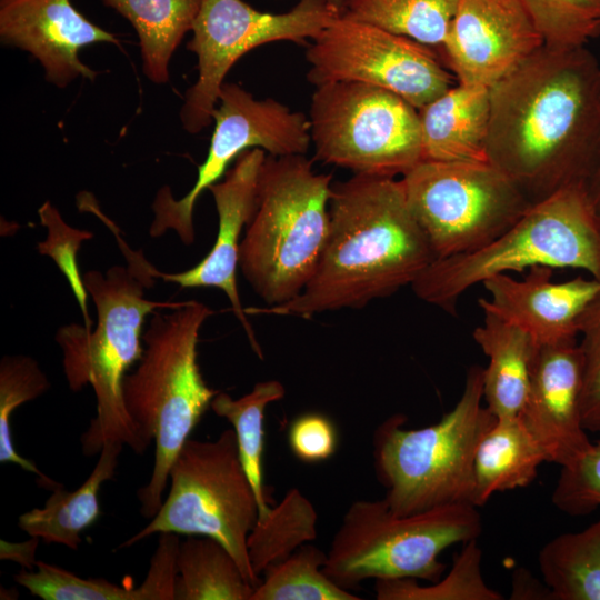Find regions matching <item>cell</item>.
<instances>
[{"instance_id":"cell-5","label":"cell","mask_w":600,"mask_h":600,"mask_svg":"<svg viewBox=\"0 0 600 600\" xmlns=\"http://www.w3.org/2000/svg\"><path fill=\"white\" fill-rule=\"evenodd\" d=\"M331 186L304 154L266 157L239 267L268 306L291 301L310 281L329 234Z\"/></svg>"},{"instance_id":"cell-24","label":"cell","mask_w":600,"mask_h":600,"mask_svg":"<svg viewBox=\"0 0 600 600\" xmlns=\"http://www.w3.org/2000/svg\"><path fill=\"white\" fill-rule=\"evenodd\" d=\"M130 21L140 43L148 79L169 80V62L182 38L192 29L201 0H102Z\"/></svg>"},{"instance_id":"cell-10","label":"cell","mask_w":600,"mask_h":600,"mask_svg":"<svg viewBox=\"0 0 600 600\" xmlns=\"http://www.w3.org/2000/svg\"><path fill=\"white\" fill-rule=\"evenodd\" d=\"M400 181L436 260L487 246L532 206L489 161L421 160Z\"/></svg>"},{"instance_id":"cell-32","label":"cell","mask_w":600,"mask_h":600,"mask_svg":"<svg viewBox=\"0 0 600 600\" xmlns=\"http://www.w3.org/2000/svg\"><path fill=\"white\" fill-rule=\"evenodd\" d=\"M50 382L39 363L28 356H6L0 362V462L13 463L37 474L40 486L52 490L58 482L42 473L29 459L18 453L12 440L10 419L18 407L48 391Z\"/></svg>"},{"instance_id":"cell-3","label":"cell","mask_w":600,"mask_h":600,"mask_svg":"<svg viewBox=\"0 0 600 600\" xmlns=\"http://www.w3.org/2000/svg\"><path fill=\"white\" fill-rule=\"evenodd\" d=\"M116 229L112 231L128 266H113L104 274L96 270L83 274L97 308L96 324L90 330L74 323L63 326L56 336L70 390L78 392L90 384L97 399V414L81 436L87 457L100 453L107 442L129 446L137 454L148 449L126 409L122 383L129 368L142 357L146 317L157 309H176L183 302L151 301L144 297V289L156 282L154 267L141 251L131 250Z\"/></svg>"},{"instance_id":"cell-8","label":"cell","mask_w":600,"mask_h":600,"mask_svg":"<svg viewBox=\"0 0 600 600\" xmlns=\"http://www.w3.org/2000/svg\"><path fill=\"white\" fill-rule=\"evenodd\" d=\"M481 530V516L470 503L399 516L384 499L358 500L343 514L322 570L348 590L367 579L436 582L446 569L440 553L477 539Z\"/></svg>"},{"instance_id":"cell-15","label":"cell","mask_w":600,"mask_h":600,"mask_svg":"<svg viewBox=\"0 0 600 600\" xmlns=\"http://www.w3.org/2000/svg\"><path fill=\"white\" fill-rule=\"evenodd\" d=\"M542 46L521 0H459L440 50L458 83L491 88Z\"/></svg>"},{"instance_id":"cell-4","label":"cell","mask_w":600,"mask_h":600,"mask_svg":"<svg viewBox=\"0 0 600 600\" xmlns=\"http://www.w3.org/2000/svg\"><path fill=\"white\" fill-rule=\"evenodd\" d=\"M212 313L196 300L170 313L156 311L138 367L123 379L126 409L142 439L156 443L151 477L137 491L146 518L161 508L171 466L219 392L206 383L197 359L199 331Z\"/></svg>"},{"instance_id":"cell-1","label":"cell","mask_w":600,"mask_h":600,"mask_svg":"<svg viewBox=\"0 0 600 600\" xmlns=\"http://www.w3.org/2000/svg\"><path fill=\"white\" fill-rule=\"evenodd\" d=\"M489 162L530 202L588 183L600 163V64L586 48H539L490 88Z\"/></svg>"},{"instance_id":"cell-13","label":"cell","mask_w":600,"mask_h":600,"mask_svg":"<svg viewBox=\"0 0 600 600\" xmlns=\"http://www.w3.org/2000/svg\"><path fill=\"white\" fill-rule=\"evenodd\" d=\"M212 120L209 151L191 190L181 199L173 198L169 187L157 192L149 229L152 238L173 230L183 243L191 244L198 198L218 182L230 162L243 151L259 148L276 157L306 154L311 144L310 123L304 113L292 111L272 98L257 99L234 83L222 86Z\"/></svg>"},{"instance_id":"cell-11","label":"cell","mask_w":600,"mask_h":600,"mask_svg":"<svg viewBox=\"0 0 600 600\" xmlns=\"http://www.w3.org/2000/svg\"><path fill=\"white\" fill-rule=\"evenodd\" d=\"M308 119L313 158L323 163L396 178L422 160L418 109L386 89L347 81L319 86Z\"/></svg>"},{"instance_id":"cell-29","label":"cell","mask_w":600,"mask_h":600,"mask_svg":"<svg viewBox=\"0 0 600 600\" xmlns=\"http://www.w3.org/2000/svg\"><path fill=\"white\" fill-rule=\"evenodd\" d=\"M318 514L311 501L299 490L290 489L281 502L258 519L248 537L251 567L259 578L301 546L317 538Z\"/></svg>"},{"instance_id":"cell-27","label":"cell","mask_w":600,"mask_h":600,"mask_svg":"<svg viewBox=\"0 0 600 600\" xmlns=\"http://www.w3.org/2000/svg\"><path fill=\"white\" fill-rule=\"evenodd\" d=\"M286 389L278 380L260 381L252 390L239 399L226 392H218L210 408L233 427L243 468L252 484L258 506L259 519L269 511V490L263 482L262 458L264 450V412L268 404L281 400Z\"/></svg>"},{"instance_id":"cell-35","label":"cell","mask_w":600,"mask_h":600,"mask_svg":"<svg viewBox=\"0 0 600 600\" xmlns=\"http://www.w3.org/2000/svg\"><path fill=\"white\" fill-rule=\"evenodd\" d=\"M42 226L47 228V239L38 243V251L50 257L64 274L84 317V327L90 330L93 321L88 312V290L77 261V253L83 241L93 238L92 232L73 228L66 223L60 212L46 201L38 210Z\"/></svg>"},{"instance_id":"cell-6","label":"cell","mask_w":600,"mask_h":600,"mask_svg":"<svg viewBox=\"0 0 600 600\" xmlns=\"http://www.w3.org/2000/svg\"><path fill=\"white\" fill-rule=\"evenodd\" d=\"M483 371L479 366L468 370L460 399L439 422L407 429V418L394 414L376 429L374 470L386 489L383 499L396 514L454 503L473 506L476 451L497 419L482 404Z\"/></svg>"},{"instance_id":"cell-2","label":"cell","mask_w":600,"mask_h":600,"mask_svg":"<svg viewBox=\"0 0 600 600\" xmlns=\"http://www.w3.org/2000/svg\"><path fill=\"white\" fill-rule=\"evenodd\" d=\"M329 234L317 268L291 301L246 313L310 318L360 309L412 284L436 256L400 179L354 173L331 186Z\"/></svg>"},{"instance_id":"cell-41","label":"cell","mask_w":600,"mask_h":600,"mask_svg":"<svg viewBox=\"0 0 600 600\" xmlns=\"http://www.w3.org/2000/svg\"><path fill=\"white\" fill-rule=\"evenodd\" d=\"M327 1H329L330 3L334 4L336 7H338V8L341 10V12H342L343 7H344V3H346L347 0H327Z\"/></svg>"},{"instance_id":"cell-25","label":"cell","mask_w":600,"mask_h":600,"mask_svg":"<svg viewBox=\"0 0 600 600\" xmlns=\"http://www.w3.org/2000/svg\"><path fill=\"white\" fill-rule=\"evenodd\" d=\"M174 600H251L254 587L227 548L213 538L180 541Z\"/></svg>"},{"instance_id":"cell-18","label":"cell","mask_w":600,"mask_h":600,"mask_svg":"<svg viewBox=\"0 0 600 600\" xmlns=\"http://www.w3.org/2000/svg\"><path fill=\"white\" fill-rule=\"evenodd\" d=\"M266 157L264 150L259 148L243 151L224 179L209 187L219 219L217 238L209 253L193 268L182 272L164 273L153 269L156 278L177 283L181 288L213 287L222 290L260 359L263 358L261 348L240 301L237 267L240 236L256 211L259 174Z\"/></svg>"},{"instance_id":"cell-31","label":"cell","mask_w":600,"mask_h":600,"mask_svg":"<svg viewBox=\"0 0 600 600\" xmlns=\"http://www.w3.org/2000/svg\"><path fill=\"white\" fill-rule=\"evenodd\" d=\"M482 551L477 539L463 543L454 556L452 568L432 586H420L417 579H378V600H501L502 594L490 588L482 576Z\"/></svg>"},{"instance_id":"cell-20","label":"cell","mask_w":600,"mask_h":600,"mask_svg":"<svg viewBox=\"0 0 600 600\" xmlns=\"http://www.w3.org/2000/svg\"><path fill=\"white\" fill-rule=\"evenodd\" d=\"M418 112L422 160L489 161L490 88L457 82Z\"/></svg>"},{"instance_id":"cell-37","label":"cell","mask_w":600,"mask_h":600,"mask_svg":"<svg viewBox=\"0 0 600 600\" xmlns=\"http://www.w3.org/2000/svg\"><path fill=\"white\" fill-rule=\"evenodd\" d=\"M578 337L583 362L582 423L587 431L600 432V290L578 320Z\"/></svg>"},{"instance_id":"cell-21","label":"cell","mask_w":600,"mask_h":600,"mask_svg":"<svg viewBox=\"0 0 600 600\" xmlns=\"http://www.w3.org/2000/svg\"><path fill=\"white\" fill-rule=\"evenodd\" d=\"M473 339L489 362L483 371V400L497 418L519 416L527 398L536 349L532 338L497 313L482 309Z\"/></svg>"},{"instance_id":"cell-28","label":"cell","mask_w":600,"mask_h":600,"mask_svg":"<svg viewBox=\"0 0 600 600\" xmlns=\"http://www.w3.org/2000/svg\"><path fill=\"white\" fill-rule=\"evenodd\" d=\"M459 0H347L342 16L441 48Z\"/></svg>"},{"instance_id":"cell-30","label":"cell","mask_w":600,"mask_h":600,"mask_svg":"<svg viewBox=\"0 0 600 600\" xmlns=\"http://www.w3.org/2000/svg\"><path fill=\"white\" fill-rule=\"evenodd\" d=\"M326 559L327 553L318 547L301 546L264 571L251 600H360L323 572Z\"/></svg>"},{"instance_id":"cell-14","label":"cell","mask_w":600,"mask_h":600,"mask_svg":"<svg viewBox=\"0 0 600 600\" xmlns=\"http://www.w3.org/2000/svg\"><path fill=\"white\" fill-rule=\"evenodd\" d=\"M307 80L316 87L360 82L391 91L420 109L454 84L429 46L341 13L309 44Z\"/></svg>"},{"instance_id":"cell-36","label":"cell","mask_w":600,"mask_h":600,"mask_svg":"<svg viewBox=\"0 0 600 600\" xmlns=\"http://www.w3.org/2000/svg\"><path fill=\"white\" fill-rule=\"evenodd\" d=\"M551 500L571 517L588 516L600 507V440L577 461L561 467Z\"/></svg>"},{"instance_id":"cell-22","label":"cell","mask_w":600,"mask_h":600,"mask_svg":"<svg viewBox=\"0 0 600 600\" xmlns=\"http://www.w3.org/2000/svg\"><path fill=\"white\" fill-rule=\"evenodd\" d=\"M123 444L107 442L87 480L74 491L58 484L42 508H33L19 517L18 526L30 537L57 543L74 551L82 542L81 533L100 517L98 493L111 480Z\"/></svg>"},{"instance_id":"cell-39","label":"cell","mask_w":600,"mask_h":600,"mask_svg":"<svg viewBox=\"0 0 600 600\" xmlns=\"http://www.w3.org/2000/svg\"><path fill=\"white\" fill-rule=\"evenodd\" d=\"M40 539L31 537V539L22 543H10L1 540L0 542V558L3 560L16 561L27 570L36 569V550Z\"/></svg>"},{"instance_id":"cell-16","label":"cell","mask_w":600,"mask_h":600,"mask_svg":"<svg viewBox=\"0 0 600 600\" xmlns=\"http://www.w3.org/2000/svg\"><path fill=\"white\" fill-rule=\"evenodd\" d=\"M583 362L578 340L536 344L519 414L547 461L570 466L592 446L582 423Z\"/></svg>"},{"instance_id":"cell-23","label":"cell","mask_w":600,"mask_h":600,"mask_svg":"<svg viewBox=\"0 0 600 600\" xmlns=\"http://www.w3.org/2000/svg\"><path fill=\"white\" fill-rule=\"evenodd\" d=\"M543 462L544 451L519 416L497 418L476 451L473 506H483L496 492L529 486Z\"/></svg>"},{"instance_id":"cell-7","label":"cell","mask_w":600,"mask_h":600,"mask_svg":"<svg viewBox=\"0 0 600 600\" xmlns=\"http://www.w3.org/2000/svg\"><path fill=\"white\" fill-rule=\"evenodd\" d=\"M532 267L581 269L600 280V219L586 184L533 203L487 246L434 260L411 288L422 301L452 313L469 288L496 274Z\"/></svg>"},{"instance_id":"cell-38","label":"cell","mask_w":600,"mask_h":600,"mask_svg":"<svg viewBox=\"0 0 600 600\" xmlns=\"http://www.w3.org/2000/svg\"><path fill=\"white\" fill-rule=\"evenodd\" d=\"M292 453L306 463L328 460L337 449L338 434L332 421L320 413H306L292 421L288 432Z\"/></svg>"},{"instance_id":"cell-12","label":"cell","mask_w":600,"mask_h":600,"mask_svg":"<svg viewBox=\"0 0 600 600\" xmlns=\"http://www.w3.org/2000/svg\"><path fill=\"white\" fill-rule=\"evenodd\" d=\"M340 13L327 0H300L282 13L262 12L242 0H201L187 46L197 54L198 78L180 111L183 128L198 133L209 126L224 78L243 54L276 41L303 43Z\"/></svg>"},{"instance_id":"cell-9","label":"cell","mask_w":600,"mask_h":600,"mask_svg":"<svg viewBox=\"0 0 600 600\" xmlns=\"http://www.w3.org/2000/svg\"><path fill=\"white\" fill-rule=\"evenodd\" d=\"M169 481L159 511L119 549L163 532L210 537L227 548L256 588L260 579L250 563L248 537L258 522L259 506L233 429L214 440L189 438L171 466Z\"/></svg>"},{"instance_id":"cell-33","label":"cell","mask_w":600,"mask_h":600,"mask_svg":"<svg viewBox=\"0 0 600 600\" xmlns=\"http://www.w3.org/2000/svg\"><path fill=\"white\" fill-rule=\"evenodd\" d=\"M13 579L43 600H156L144 582L138 588L123 587L103 578H81L39 560L36 570L22 569Z\"/></svg>"},{"instance_id":"cell-26","label":"cell","mask_w":600,"mask_h":600,"mask_svg":"<svg viewBox=\"0 0 600 600\" xmlns=\"http://www.w3.org/2000/svg\"><path fill=\"white\" fill-rule=\"evenodd\" d=\"M538 564L552 599L600 600V519L547 542Z\"/></svg>"},{"instance_id":"cell-19","label":"cell","mask_w":600,"mask_h":600,"mask_svg":"<svg viewBox=\"0 0 600 600\" xmlns=\"http://www.w3.org/2000/svg\"><path fill=\"white\" fill-rule=\"evenodd\" d=\"M553 268L532 267L522 280L500 273L482 282L488 309L526 331L536 344L578 340V320L600 290V280L583 278L554 282Z\"/></svg>"},{"instance_id":"cell-40","label":"cell","mask_w":600,"mask_h":600,"mask_svg":"<svg viewBox=\"0 0 600 600\" xmlns=\"http://www.w3.org/2000/svg\"><path fill=\"white\" fill-rule=\"evenodd\" d=\"M587 192L592 207L600 219V163L587 183Z\"/></svg>"},{"instance_id":"cell-17","label":"cell","mask_w":600,"mask_h":600,"mask_svg":"<svg viewBox=\"0 0 600 600\" xmlns=\"http://www.w3.org/2000/svg\"><path fill=\"white\" fill-rule=\"evenodd\" d=\"M0 37L36 58L47 80L59 88L79 77L96 78L97 72L80 60L83 47L119 46L112 33L83 17L70 0H0Z\"/></svg>"},{"instance_id":"cell-34","label":"cell","mask_w":600,"mask_h":600,"mask_svg":"<svg viewBox=\"0 0 600 600\" xmlns=\"http://www.w3.org/2000/svg\"><path fill=\"white\" fill-rule=\"evenodd\" d=\"M521 1L548 48H581L600 36V0Z\"/></svg>"}]
</instances>
